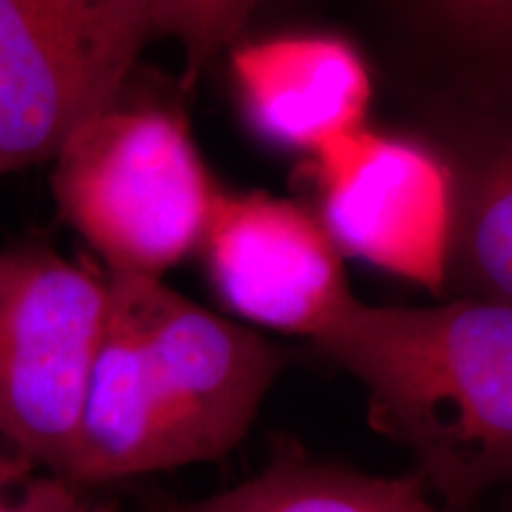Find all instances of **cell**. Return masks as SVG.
Listing matches in <instances>:
<instances>
[{
  "instance_id": "6da1fadb",
  "label": "cell",
  "mask_w": 512,
  "mask_h": 512,
  "mask_svg": "<svg viewBox=\"0 0 512 512\" xmlns=\"http://www.w3.org/2000/svg\"><path fill=\"white\" fill-rule=\"evenodd\" d=\"M110 304L67 482L93 486L228 456L290 351L162 278L107 273Z\"/></svg>"
},
{
  "instance_id": "7a4b0ae2",
  "label": "cell",
  "mask_w": 512,
  "mask_h": 512,
  "mask_svg": "<svg viewBox=\"0 0 512 512\" xmlns=\"http://www.w3.org/2000/svg\"><path fill=\"white\" fill-rule=\"evenodd\" d=\"M313 342L366 387L368 425L411 451L415 475L448 510H472L510 477V304L351 297Z\"/></svg>"
},
{
  "instance_id": "3957f363",
  "label": "cell",
  "mask_w": 512,
  "mask_h": 512,
  "mask_svg": "<svg viewBox=\"0 0 512 512\" xmlns=\"http://www.w3.org/2000/svg\"><path fill=\"white\" fill-rule=\"evenodd\" d=\"M53 164L57 209L107 273L162 278L200 247L221 192L181 114L121 98L76 128Z\"/></svg>"
},
{
  "instance_id": "277c9868",
  "label": "cell",
  "mask_w": 512,
  "mask_h": 512,
  "mask_svg": "<svg viewBox=\"0 0 512 512\" xmlns=\"http://www.w3.org/2000/svg\"><path fill=\"white\" fill-rule=\"evenodd\" d=\"M110 283L48 247L0 252V437L67 479Z\"/></svg>"
},
{
  "instance_id": "5b68a950",
  "label": "cell",
  "mask_w": 512,
  "mask_h": 512,
  "mask_svg": "<svg viewBox=\"0 0 512 512\" xmlns=\"http://www.w3.org/2000/svg\"><path fill=\"white\" fill-rule=\"evenodd\" d=\"M152 34L143 0H0V176L112 107Z\"/></svg>"
},
{
  "instance_id": "8992f818",
  "label": "cell",
  "mask_w": 512,
  "mask_h": 512,
  "mask_svg": "<svg viewBox=\"0 0 512 512\" xmlns=\"http://www.w3.org/2000/svg\"><path fill=\"white\" fill-rule=\"evenodd\" d=\"M318 219L342 256L446 292L451 166L432 147L363 126L313 152Z\"/></svg>"
},
{
  "instance_id": "52a82bcc",
  "label": "cell",
  "mask_w": 512,
  "mask_h": 512,
  "mask_svg": "<svg viewBox=\"0 0 512 512\" xmlns=\"http://www.w3.org/2000/svg\"><path fill=\"white\" fill-rule=\"evenodd\" d=\"M200 247L228 309L264 328L313 339L354 297L328 230L283 197L219 192Z\"/></svg>"
},
{
  "instance_id": "ba28073f",
  "label": "cell",
  "mask_w": 512,
  "mask_h": 512,
  "mask_svg": "<svg viewBox=\"0 0 512 512\" xmlns=\"http://www.w3.org/2000/svg\"><path fill=\"white\" fill-rule=\"evenodd\" d=\"M249 124L268 143L313 152L366 126L373 100L368 64L330 34H285L245 43L230 57Z\"/></svg>"
},
{
  "instance_id": "9c48e42d",
  "label": "cell",
  "mask_w": 512,
  "mask_h": 512,
  "mask_svg": "<svg viewBox=\"0 0 512 512\" xmlns=\"http://www.w3.org/2000/svg\"><path fill=\"white\" fill-rule=\"evenodd\" d=\"M157 512H446L415 475L382 477L313 458L283 439L259 475L195 503Z\"/></svg>"
},
{
  "instance_id": "30bf717a",
  "label": "cell",
  "mask_w": 512,
  "mask_h": 512,
  "mask_svg": "<svg viewBox=\"0 0 512 512\" xmlns=\"http://www.w3.org/2000/svg\"><path fill=\"white\" fill-rule=\"evenodd\" d=\"M451 166L446 290L512 306V150L479 136Z\"/></svg>"
},
{
  "instance_id": "8fae6325",
  "label": "cell",
  "mask_w": 512,
  "mask_h": 512,
  "mask_svg": "<svg viewBox=\"0 0 512 512\" xmlns=\"http://www.w3.org/2000/svg\"><path fill=\"white\" fill-rule=\"evenodd\" d=\"M155 34L174 38L185 53V72L195 81L202 69L233 46L259 0H143Z\"/></svg>"
},
{
  "instance_id": "7c38bea8",
  "label": "cell",
  "mask_w": 512,
  "mask_h": 512,
  "mask_svg": "<svg viewBox=\"0 0 512 512\" xmlns=\"http://www.w3.org/2000/svg\"><path fill=\"white\" fill-rule=\"evenodd\" d=\"M420 15L451 41L484 55H503L512 36V0H415Z\"/></svg>"
},
{
  "instance_id": "4fadbf2b",
  "label": "cell",
  "mask_w": 512,
  "mask_h": 512,
  "mask_svg": "<svg viewBox=\"0 0 512 512\" xmlns=\"http://www.w3.org/2000/svg\"><path fill=\"white\" fill-rule=\"evenodd\" d=\"M0 512H91L79 486L62 477L34 479L15 503H0Z\"/></svg>"
},
{
  "instance_id": "5bb4252c",
  "label": "cell",
  "mask_w": 512,
  "mask_h": 512,
  "mask_svg": "<svg viewBox=\"0 0 512 512\" xmlns=\"http://www.w3.org/2000/svg\"><path fill=\"white\" fill-rule=\"evenodd\" d=\"M31 463L22 456H0V494L27 477Z\"/></svg>"
},
{
  "instance_id": "9a60e30c",
  "label": "cell",
  "mask_w": 512,
  "mask_h": 512,
  "mask_svg": "<svg viewBox=\"0 0 512 512\" xmlns=\"http://www.w3.org/2000/svg\"><path fill=\"white\" fill-rule=\"evenodd\" d=\"M91 512H102V510H98V508H91Z\"/></svg>"
}]
</instances>
